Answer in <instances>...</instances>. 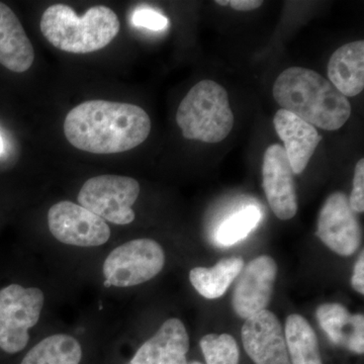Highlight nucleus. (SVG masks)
I'll list each match as a JSON object with an SVG mask.
<instances>
[{
  "instance_id": "obj_1",
  "label": "nucleus",
  "mask_w": 364,
  "mask_h": 364,
  "mask_svg": "<svg viewBox=\"0 0 364 364\" xmlns=\"http://www.w3.org/2000/svg\"><path fill=\"white\" fill-rule=\"evenodd\" d=\"M151 119L138 105L88 100L68 112L64 134L74 147L93 154H114L138 147L149 136Z\"/></svg>"
},
{
  "instance_id": "obj_2",
  "label": "nucleus",
  "mask_w": 364,
  "mask_h": 364,
  "mask_svg": "<svg viewBox=\"0 0 364 364\" xmlns=\"http://www.w3.org/2000/svg\"><path fill=\"white\" fill-rule=\"evenodd\" d=\"M272 93L282 109L325 131L339 130L351 116L347 97L311 69H286L275 80Z\"/></svg>"
},
{
  "instance_id": "obj_3",
  "label": "nucleus",
  "mask_w": 364,
  "mask_h": 364,
  "mask_svg": "<svg viewBox=\"0 0 364 364\" xmlns=\"http://www.w3.org/2000/svg\"><path fill=\"white\" fill-rule=\"evenodd\" d=\"M121 28L119 18L109 7H91L79 18L70 6L48 7L41 20V31L50 44L72 54H87L107 47Z\"/></svg>"
},
{
  "instance_id": "obj_4",
  "label": "nucleus",
  "mask_w": 364,
  "mask_h": 364,
  "mask_svg": "<svg viewBox=\"0 0 364 364\" xmlns=\"http://www.w3.org/2000/svg\"><path fill=\"white\" fill-rule=\"evenodd\" d=\"M176 122L182 136L188 140L222 142L234 126L227 90L215 81H200L181 100Z\"/></svg>"
},
{
  "instance_id": "obj_5",
  "label": "nucleus",
  "mask_w": 364,
  "mask_h": 364,
  "mask_svg": "<svg viewBox=\"0 0 364 364\" xmlns=\"http://www.w3.org/2000/svg\"><path fill=\"white\" fill-rule=\"evenodd\" d=\"M39 287L11 284L0 289V349L18 353L30 340V329L39 322L44 308Z\"/></svg>"
},
{
  "instance_id": "obj_6",
  "label": "nucleus",
  "mask_w": 364,
  "mask_h": 364,
  "mask_svg": "<svg viewBox=\"0 0 364 364\" xmlns=\"http://www.w3.org/2000/svg\"><path fill=\"white\" fill-rule=\"evenodd\" d=\"M140 195V184L129 176L105 174L88 179L79 191L81 207L116 225L135 220L134 203Z\"/></svg>"
},
{
  "instance_id": "obj_7",
  "label": "nucleus",
  "mask_w": 364,
  "mask_h": 364,
  "mask_svg": "<svg viewBox=\"0 0 364 364\" xmlns=\"http://www.w3.org/2000/svg\"><path fill=\"white\" fill-rule=\"evenodd\" d=\"M165 253L152 239H136L119 246L105 258L104 272L107 286L130 287L149 282L164 267Z\"/></svg>"
},
{
  "instance_id": "obj_8",
  "label": "nucleus",
  "mask_w": 364,
  "mask_h": 364,
  "mask_svg": "<svg viewBox=\"0 0 364 364\" xmlns=\"http://www.w3.org/2000/svg\"><path fill=\"white\" fill-rule=\"evenodd\" d=\"M48 226L55 239L76 247H97L111 238V228L104 219L69 200L50 208Z\"/></svg>"
},
{
  "instance_id": "obj_9",
  "label": "nucleus",
  "mask_w": 364,
  "mask_h": 364,
  "mask_svg": "<svg viewBox=\"0 0 364 364\" xmlns=\"http://www.w3.org/2000/svg\"><path fill=\"white\" fill-rule=\"evenodd\" d=\"M317 236L339 255L350 256L358 251L360 226L345 193L337 191L326 200L318 215Z\"/></svg>"
},
{
  "instance_id": "obj_10",
  "label": "nucleus",
  "mask_w": 364,
  "mask_h": 364,
  "mask_svg": "<svg viewBox=\"0 0 364 364\" xmlns=\"http://www.w3.org/2000/svg\"><path fill=\"white\" fill-rule=\"evenodd\" d=\"M277 277V264L270 256H259L244 265L232 299L234 311L239 317L246 320L267 310Z\"/></svg>"
},
{
  "instance_id": "obj_11",
  "label": "nucleus",
  "mask_w": 364,
  "mask_h": 364,
  "mask_svg": "<svg viewBox=\"0 0 364 364\" xmlns=\"http://www.w3.org/2000/svg\"><path fill=\"white\" fill-rule=\"evenodd\" d=\"M262 179L265 196L274 215L284 221L293 219L298 213L294 173L286 151L279 144H273L265 151Z\"/></svg>"
},
{
  "instance_id": "obj_12",
  "label": "nucleus",
  "mask_w": 364,
  "mask_h": 364,
  "mask_svg": "<svg viewBox=\"0 0 364 364\" xmlns=\"http://www.w3.org/2000/svg\"><path fill=\"white\" fill-rule=\"evenodd\" d=\"M242 342L255 364H291L284 329L270 311L263 310L246 318Z\"/></svg>"
},
{
  "instance_id": "obj_13",
  "label": "nucleus",
  "mask_w": 364,
  "mask_h": 364,
  "mask_svg": "<svg viewBox=\"0 0 364 364\" xmlns=\"http://www.w3.org/2000/svg\"><path fill=\"white\" fill-rule=\"evenodd\" d=\"M273 124L284 144V151L294 173H303L322 136L312 124L284 109H279L275 114Z\"/></svg>"
},
{
  "instance_id": "obj_14",
  "label": "nucleus",
  "mask_w": 364,
  "mask_h": 364,
  "mask_svg": "<svg viewBox=\"0 0 364 364\" xmlns=\"http://www.w3.org/2000/svg\"><path fill=\"white\" fill-rule=\"evenodd\" d=\"M189 337L179 318L165 321L156 334L136 351L130 364H186Z\"/></svg>"
},
{
  "instance_id": "obj_15",
  "label": "nucleus",
  "mask_w": 364,
  "mask_h": 364,
  "mask_svg": "<svg viewBox=\"0 0 364 364\" xmlns=\"http://www.w3.org/2000/svg\"><path fill=\"white\" fill-rule=\"evenodd\" d=\"M35 51L25 28L11 7L0 2V64L16 73L32 67Z\"/></svg>"
},
{
  "instance_id": "obj_16",
  "label": "nucleus",
  "mask_w": 364,
  "mask_h": 364,
  "mask_svg": "<svg viewBox=\"0 0 364 364\" xmlns=\"http://www.w3.org/2000/svg\"><path fill=\"white\" fill-rule=\"evenodd\" d=\"M328 77L345 97H356L364 90V42L341 46L328 63Z\"/></svg>"
},
{
  "instance_id": "obj_17",
  "label": "nucleus",
  "mask_w": 364,
  "mask_h": 364,
  "mask_svg": "<svg viewBox=\"0 0 364 364\" xmlns=\"http://www.w3.org/2000/svg\"><path fill=\"white\" fill-rule=\"evenodd\" d=\"M318 324L335 344L358 354L364 352V317L351 315L340 304H324L317 310Z\"/></svg>"
},
{
  "instance_id": "obj_18",
  "label": "nucleus",
  "mask_w": 364,
  "mask_h": 364,
  "mask_svg": "<svg viewBox=\"0 0 364 364\" xmlns=\"http://www.w3.org/2000/svg\"><path fill=\"white\" fill-rule=\"evenodd\" d=\"M244 265L245 263L241 257L225 258L212 268H193L189 272V279L203 298L219 299L240 274Z\"/></svg>"
},
{
  "instance_id": "obj_19",
  "label": "nucleus",
  "mask_w": 364,
  "mask_h": 364,
  "mask_svg": "<svg viewBox=\"0 0 364 364\" xmlns=\"http://www.w3.org/2000/svg\"><path fill=\"white\" fill-rule=\"evenodd\" d=\"M284 335L291 364H323L317 335L305 318L298 314L289 316Z\"/></svg>"
},
{
  "instance_id": "obj_20",
  "label": "nucleus",
  "mask_w": 364,
  "mask_h": 364,
  "mask_svg": "<svg viewBox=\"0 0 364 364\" xmlns=\"http://www.w3.org/2000/svg\"><path fill=\"white\" fill-rule=\"evenodd\" d=\"M82 348L71 335L55 334L43 339L26 353L21 364H79Z\"/></svg>"
},
{
  "instance_id": "obj_21",
  "label": "nucleus",
  "mask_w": 364,
  "mask_h": 364,
  "mask_svg": "<svg viewBox=\"0 0 364 364\" xmlns=\"http://www.w3.org/2000/svg\"><path fill=\"white\" fill-rule=\"evenodd\" d=\"M261 212L254 205L243 208L228 218L218 229L215 240L222 246H231L243 240L257 227Z\"/></svg>"
},
{
  "instance_id": "obj_22",
  "label": "nucleus",
  "mask_w": 364,
  "mask_h": 364,
  "mask_svg": "<svg viewBox=\"0 0 364 364\" xmlns=\"http://www.w3.org/2000/svg\"><path fill=\"white\" fill-rule=\"evenodd\" d=\"M200 348L207 364H239L240 352L231 335H205L200 340Z\"/></svg>"
},
{
  "instance_id": "obj_23",
  "label": "nucleus",
  "mask_w": 364,
  "mask_h": 364,
  "mask_svg": "<svg viewBox=\"0 0 364 364\" xmlns=\"http://www.w3.org/2000/svg\"><path fill=\"white\" fill-rule=\"evenodd\" d=\"M132 23L139 28L151 31H162L168 26L166 16L148 6L138 7L132 16Z\"/></svg>"
},
{
  "instance_id": "obj_24",
  "label": "nucleus",
  "mask_w": 364,
  "mask_h": 364,
  "mask_svg": "<svg viewBox=\"0 0 364 364\" xmlns=\"http://www.w3.org/2000/svg\"><path fill=\"white\" fill-rule=\"evenodd\" d=\"M349 203L352 210L358 214L364 212V159H360L354 169L353 188Z\"/></svg>"
},
{
  "instance_id": "obj_25",
  "label": "nucleus",
  "mask_w": 364,
  "mask_h": 364,
  "mask_svg": "<svg viewBox=\"0 0 364 364\" xmlns=\"http://www.w3.org/2000/svg\"><path fill=\"white\" fill-rule=\"evenodd\" d=\"M351 284L358 294H364V252L361 251L358 262L354 267L353 277Z\"/></svg>"
},
{
  "instance_id": "obj_26",
  "label": "nucleus",
  "mask_w": 364,
  "mask_h": 364,
  "mask_svg": "<svg viewBox=\"0 0 364 364\" xmlns=\"http://www.w3.org/2000/svg\"><path fill=\"white\" fill-rule=\"evenodd\" d=\"M262 4L261 0H231L229 6L236 11H250L259 9Z\"/></svg>"
},
{
  "instance_id": "obj_27",
  "label": "nucleus",
  "mask_w": 364,
  "mask_h": 364,
  "mask_svg": "<svg viewBox=\"0 0 364 364\" xmlns=\"http://www.w3.org/2000/svg\"><path fill=\"white\" fill-rule=\"evenodd\" d=\"M4 136H2L1 132H0V155L4 153Z\"/></svg>"
},
{
  "instance_id": "obj_28",
  "label": "nucleus",
  "mask_w": 364,
  "mask_h": 364,
  "mask_svg": "<svg viewBox=\"0 0 364 364\" xmlns=\"http://www.w3.org/2000/svg\"><path fill=\"white\" fill-rule=\"evenodd\" d=\"M215 4H220V6H229L230 1H223V0H217V1H215Z\"/></svg>"
},
{
  "instance_id": "obj_29",
  "label": "nucleus",
  "mask_w": 364,
  "mask_h": 364,
  "mask_svg": "<svg viewBox=\"0 0 364 364\" xmlns=\"http://www.w3.org/2000/svg\"><path fill=\"white\" fill-rule=\"evenodd\" d=\"M186 364H203V363H198V361H191V363H188Z\"/></svg>"
}]
</instances>
